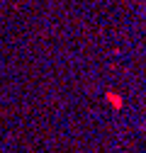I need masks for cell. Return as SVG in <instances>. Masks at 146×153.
Wrapping results in <instances>:
<instances>
[{
  "label": "cell",
  "mask_w": 146,
  "mask_h": 153,
  "mask_svg": "<svg viewBox=\"0 0 146 153\" xmlns=\"http://www.w3.org/2000/svg\"><path fill=\"white\" fill-rule=\"evenodd\" d=\"M105 97H107V102H110V105H112V107H117V109L124 105L122 95H117V92H105Z\"/></svg>",
  "instance_id": "obj_1"
}]
</instances>
